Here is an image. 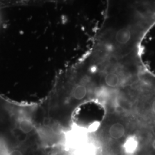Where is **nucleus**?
<instances>
[{"instance_id": "obj_1", "label": "nucleus", "mask_w": 155, "mask_h": 155, "mask_svg": "<svg viewBox=\"0 0 155 155\" xmlns=\"http://www.w3.org/2000/svg\"><path fill=\"white\" fill-rule=\"evenodd\" d=\"M45 142L32 120L20 114L0 130V155H46Z\"/></svg>"}, {"instance_id": "obj_2", "label": "nucleus", "mask_w": 155, "mask_h": 155, "mask_svg": "<svg viewBox=\"0 0 155 155\" xmlns=\"http://www.w3.org/2000/svg\"><path fill=\"white\" fill-rule=\"evenodd\" d=\"M109 133L112 139L119 140L122 139L125 133V129L121 123L116 122L111 126Z\"/></svg>"}, {"instance_id": "obj_3", "label": "nucleus", "mask_w": 155, "mask_h": 155, "mask_svg": "<svg viewBox=\"0 0 155 155\" xmlns=\"http://www.w3.org/2000/svg\"><path fill=\"white\" fill-rule=\"evenodd\" d=\"M52 0H0V7L19 5L24 4H32L40 2L50 1Z\"/></svg>"}, {"instance_id": "obj_4", "label": "nucleus", "mask_w": 155, "mask_h": 155, "mask_svg": "<svg viewBox=\"0 0 155 155\" xmlns=\"http://www.w3.org/2000/svg\"><path fill=\"white\" fill-rule=\"evenodd\" d=\"M87 90L85 86L79 84L76 86L72 91V97L77 100H82L85 98L87 95Z\"/></svg>"}, {"instance_id": "obj_5", "label": "nucleus", "mask_w": 155, "mask_h": 155, "mask_svg": "<svg viewBox=\"0 0 155 155\" xmlns=\"http://www.w3.org/2000/svg\"><path fill=\"white\" fill-rule=\"evenodd\" d=\"M105 83L111 87H116L120 82V78L115 72H109L105 78Z\"/></svg>"}, {"instance_id": "obj_6", "label": "nucleus", "mask_w": 155, "mask_h": 155, "mask_svg": "<svg viewBox=\"0 0 155 155\" xmlns=\"http://www.w3.org/2000/svg\"><path fill=\"white\" fill-rule=\"evenodd\" d=\"M138 147V143L137 141L134 139H129L127 140V142L125 145V150L127 153H133Z\"/></svg>"}, {"instance_id": "obj_7", "label": "nucleus", "mask_w": 155, "mask_h": 155, "mask_svg": "<svg viewBox=\"0 0 155 155\" xmlns=\"http://www.w3.org/2000/svg\"><path fill=\"white\" fill-rule=\"evenodd\" d=\"M74 155H94V151L91 147L81 146L78 148Z\"/></svg>"}, {"instance_id": "obj_8", "label": "nucleus", "mask_w": 155, "mask_h": 155, "mask_svg": "<svg viewBox=\"0 0 155 155\" xmlns=\"http://www.w3.org/2000/svg\"><path fill=\"white\" fill-rule=\"evenodd\" d=\"M151 109L152 112L155 114V100L152 102L151 105Z\"/></svg>"}]
</instances>
